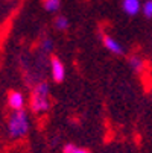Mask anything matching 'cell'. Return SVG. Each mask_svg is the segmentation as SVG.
I'll return each mask as SVG.
<instances>
[{"label":"cell","mask_w":152,"mask_h":153,"mask_svg":"<svg viewBox=\"0 0 152 153\" xmlns=\"http://www.w3.org/2000/svg\"><path fill=\"white\" fill-rule=\"evenodd\" d=\"M49 93L50 86L47 82H40L35 85L31 94V108L35 114H44L50 108V100H49Z\"/></svg>","instance_id":"1"},{"label":"cell","mask_w":152,"mask_h":153,"mask_svg":"<svg viewBox=\"0 0 152 153\" xmlns=\"http://www.w3.org/2000/svg\"><path fill=\"white\" fill-rule=\"evenodd\" d=\"M31 127L29 115L25 109L14 111L8 118V134L11 138H23Z\"/></svg>","instance_id":"2"},{"label":"cell","mask_w":152,"mask_h":153,"mask_svg":"<svg viewBox=\"0 0 152 153\" xmlns=\"http://www.w3.org/2000/svg\"><path fill=\"white\" fill-rule=\"evenodd\" d=\"M102 44H103V47H105L108 52L113 53V55L122 56V55L125 53L123 46L120 44V42H119L117 39H114V38H113V36H110V35H102Z\"/></svg>","instance_id":"3"},{"label":"cell","mask_w":152,"mask_h":153,"mask_svg":"<svg viewBox=\"0 0 152 153\" xmlns=\"http://www.w3.org/2000/svg\"><path fill=\"white\" fill-rule=\"evenodd\" d=\"M50 73H52V79L58 83L62 82L64 77H66V67L58 58L50 59Z\"/></svg>","instance_id":"4"},{"label":"cell","mask_w":152,"mask_h":153,"mask_svg":"<svg viewBox=\"0 0 152 153\" xmlns=\"http://www.w3.org/2000/svg\"><path fill=\"white\" fill-rule=\"evenodd\" d=\"M8 106L12 109V111H21L25 108V103H26V99L23 96V93L20 91H11L8 94Z\"/></svg>","instance_id":"5"},{"label":"cell","mask_w":152,"mask_h":153,"mask_svg":"<svg viewBox=\"0 0 152 153\" xmlns=\"http://www.w3.org/2000/svg\"><path fill=\"white\" fill-rule=\"evenodd\" d=\"M122 11L129 17H134L142 11V2L140 0H122Z\"/></svg>","instance_id":"6"},{"label":"cell","mask_w":152,"mask_h":153,"mask_svg":"<svg viewBox=\"0 0 152 153\" xmlns=\"http://www.w3.org/2000/svg\"><path fill=\"white\" fill-rule=\"evenodd\" d=\"M129 65H131V68H133L134 71L140 73V71H143V68H145V61H143L140 56L134 55V56L129 58Z\"/></svg>","instance_id":"7"},{"label":"cell","mask_w":152,"mask_h":153,"mask_svg":"<svg viewBox=\"0 0 152 153\" xmlns=\"http://www.w3.org/2000/svg\"><path fill=\"white\" fill-rule=\"evenodd\" d=\"M53 26H55V27H56L58 30L64 32V30H67V29H69L70 23H69V20H67V17H64V15H58V17H55V21H53Z\"/></svg>","instance_id":"8"},{"label":"cell","mask_w":152,"mask_h":153,"mask_svg":"<svg viewBox=\"0 0 152 153\" xmlns=\"http://www.w3.org/2000/svg\"><path fill=\"white\" fill-rule=\"evenodd\" d=\"M43 8L47 12H58L61 8V0H43Z\"/></svg>","instance_id":"9"},{"label":"cell","mask_w":152,"mask_h":153,"mask_svg":"<svg viewBox=\"0 0 152 153\" xmlns=\"http://www.w3.org/2000/svg\"><path fill=\"white\" fill-rule=\"evenodd\" d=\"M41 50L44 53H50L53 50V41H52V38L46 36L44 39L41 41Z\"/></svg>","instance_id":"10"},{"label":"cell","mask_w":152,"mask_h":153,"mask_svg":"<svg viewBox=\"0 0 152 153\" xmlns=\"http://www.w3.org/2000/svg\"><path fill=\"white\" fill-rule=\"evenodd\" d=\"M64 153H90L87 149H82V147H78L75 144H67L64 147Z\"/></svg>","instance_id":"11"},{"label":"cell","mask_w":152,"mask_h":153,"mask_svg":"<svg viewBox=\"0 0 152 153\" xmlns=\"http://www.w3.org/2000/svg\"><path fill=\"white\" fill-rule=\"evenodd\" d=\"M142 12L146 18H152V0H146L142 5Z\"/></svg>","instance_id":"12"}]
</instances>
